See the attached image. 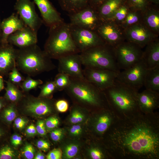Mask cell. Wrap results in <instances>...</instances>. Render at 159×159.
Masks as SVG:
<instances>
[{
    "label": "cell",
    "mask_w": 159,
    "mask_h": 159,
    "mask_svg": "<svg viewBox=\"0 0 159 159\" xmlns=\"http://www.w3.org/2000/svg\"><path fill=\"white\" fill-rule=\"evenodd\" d=\"M4 83L3 76L0 75V92L4 88Z\"/></svg>",
    "instance_id": "cell-53"
},
{
    "label": "cell",
    "mask_w": 159,
    "mask_h": 159,
    "mask_svg": "<svg viewBox=\"0 0 159 159\" xmlns=\"http://www.w3.org/2000/svg\"><path fill=\"white\" fill-rule=\"evenodd\" d=\"M85 67L119 72L114 47L106 44L90 48L80 53Z\"/></svg>",
    "instance_id": "cell-6"
},
{
    "label": "cell",
    "mask_w": 159,
    "mask_h": 159,
    "mask_svg": "<svg viewBox=\"0 0 159 159\" xmlns=\"http://www.w3.org/2000/svg\"><path fill=\"white\" fill-rule=\"evenodd\" d=\"M43 50L51 59L80 53L72 37L69 23L64 21L50 27Z\"/></svg>",
    "instance_id": "cell-4"
},
{
    "label": "cell",
    "mask_w": 159,
    "mask_h": 159,
    "mask_svg": "<svg viewBox=\"0 0 159 159\" xmlns=\"http://www.w3.org/2000/svg\"><path fill=\"white\" fill-rule=\"evenodd\" d=\"M3 112L4 119L8 122L11 123L16 117L15 105L11 103L9 105L4 109Z\"/></svg>",
    "instance_id": "cell-40"
},
{
    "label": "cell",
    "mask_w": 159,
    "mask_h": 159,
    "mask_svg": "<svg viewBox=\"0 0 159 159\" xmlns=\"http://www.w3.org/2000/svg\"><path fill=\"white\" fill-rule=\"evenodd\" d=\"M141 13V21L152 32L159 36L158 6L150 4Z\"/></svg>",
    "instance_id": "cell-23"
},
{
    "label": "cell",
    "mask_w": 159,
    "mask_h": 159,
    "mask_svg": "<svg viewBox=\"0 0 159 159\" xmlns=\"http://www.w3.org/2000/svg\"><path fill=\"white\" fill-rule=\"evenodd\" d=\"M27 122L24 119L18 117L16 118L14 121V125L15 127L19 130L22 129L26 126Z\"/></svg>",
    "instance_id": "cell-49"
},
{
    "label": "cell",
    "mask_w": 159,
    "mask_h": 159,
    "mask_svg": "<svg viewBox=\"0 0 159 159\" xmlns=\"http://www.w3.org/2000/svg\"><path fill=\"white\" fill-rule=\"evenodd\" d=\"M62 9L68 14L77 12L87 7L88 0H58Z\"/></svg>",
    "instance_id": "cell-27"
},
{
    "label": "cell",
    "mask_w": 159,
    "mask_h": 159,
    "mask_svg": "<svg viewBox=\"0 0 159 159\" xmlns=\"http://www.w3.org/2000/svg\"><path fill=\"white\" fill-rule=\"evenodd\" d=\"M126 0H105L97 9L102 20L110 19L116 11Z\"/></svg>",
    "instance_id": "cell-25"
},
{
    "label": "cell",
    "mask_w": 159,
    "mask_h": 159,
    "mask_svg": "<svg viewBox=\"0 0 159 159\" xmlns=\"http://www.w3.org/2000/svg\"><path fill=\"white\" fill-rule=\"evenodd\" d=\"M34 158V159H44V155L40 153L39 152L36 155Z\"/></svg>",
    "instance_id": "cell-54"
},
{
    "label": "cell",
    "mask_w": 159,
    "mask_h": 159,
    "mask_svg": "<svg viewBox=\"0 0 159 159\" xmlns=\"http://www.w3.org/2000/svg\"><path fill=\"white\" fill-rule=\"evenodd\" d=\"M2 20H1L0 17V44L1 42L2 38V31L1 28V24Z\"/></svg>",
    "instance_id": "cell-57"
},
{
    "label": "cell",
    "mask_w": 159,
    "mask_h": 159,
    "mask_svg": "<svg viewBox=\"0 0 159 159\" xmlns=\"http://www.w3.org/2000/svg\"><path fill=\"white\" fill-rule=\"evenodd\" d=\"M84 130L83 123L72 125L68 130V133L70 138H77L82 134Z\"/></svg>",
    "instance_id": "cell-39"
},
{
    "label": "cell",
    "mask_w": 159,
    "mask_h": 159,
    "mask_svg": "<svg viewBox=\"0 0 159 159\" xmlns=\"http://www.w3.org/2000/svg\"><path fill=\"white\" fill-rule=\"evenodd\" d=\"M46 129L50 130L54 129L59 126L60 124L59 120L56 116L49 117L44 121Z\"/></svg>",
    "instance_id": "cell-42"
},
{
    "label": "cell",
    "mask_w": 159,
    "mask_h": 159,
    "mask_svg": "<svg viewBox=\"0 0 159 159\" xmlns=\"http://www.w3.org/2000/svg\"><path fill=\"white\" fill-rule=\"evenodd\" d=\"M109 106L119 117L128 116L140 112L136 91L116 80L115 84L103 91Z\"/></svg>",
    "instance_id": "cell-5"
},
{
    "label": "cell",
    "mask_w": 159,
    "mask_h": 159,
    "mask_svg": "<svg viewBox=\"0 0 159 159\" xmlns=\"http://www.w3.org/2000/svg\"><path fill=\"white\" fill-rule=\"evenodd\" d=\"M35 150L33 146L31 144H26L23 148L22 153L26 158L32 159L34 157Z\"/></svg>",
    "instance_id": "cell-44"
},
{
    "label": "cell",
    "mask_w": 159,
    "mask_h": 159,
    "mask_svg": "<svg viewBox=\"0 0 159 159\" xmlns=\"http://www.w3.org/2000/svg\"><path fill=\"white\" fill-rule=\"evenodd\" d=\"M43 83V81L41 80H35L31 76H27L22 82L19 87L24 92H27L36 88Z\"/></svg>",
    "instance_id": "cell-34"
},
{
    "label": "cell",
    "mask_w": 159,
    "mask_h": 159,
    "mask_svg": "<svg viewBox=\"0 0 159 159\" xmlns=\"http://www.w3.org/2000/svg\"><path fill=\"white\" fill-rule=\"evenodd\" d=\"M37 32L29 27L25 26L9 36L8 43L18 48H23L37 44Z\"/></svg>",
    "instance_id": "cell-18"
},
{
    "label": "cell",
    "mask_w": 159,
    "mask_h": 159,
    "mask_svg": "<svg viewBox=\"0 0 159 159\" xmlns=\"http://www.w3.org/2000/svg\"><path fill=\"white\" fill-rule=\"evenodd\" d=\"M147 69L142 59L130 67L119 72L116 80L123 85L138 91L143 86Z\"/></svg>",
    "instance_id": "cell-8"
},
{
    "label": "cell",
    "mask_w": 159,
    "mask_h": 159,
    "mask_svg": "<svg viewBox=\"0 0 159 159\" xmlns=\"http://www.w3.org/2000/svg\"><path fill=\"white\" fill-rule=\"evenodd\" d=\"M142 13L139 11L129 10L121 26L124 29L141 21Z\"/></svg>",
    "instance_id": "cell-31"
},
{
    "label": "cell",
    "mask_w": 159,
    "mask_h": 159,
    "mask_svg": "<svg viewBox=\"0 0 159 159\" xmlns=\"http://www.w3.org/2000/svg\"><path fill=\"white\" fill-rule=\"evenodd\" d=\"M36 128L37 132L40 136H43L46 135V129L44 120H38L37 122Z\"/></svg>",
    "instance_id": "cell-47"
},
{
    "label": "cell",
    "mask_w": 159,
    "mask_h": 159,
    "mask_svg": "<svg viewBox=\"0 0 159 159\" xmlns=\"http://www.w3.org/2000/svg\"><path fill=\"white\" fill-rule=\"evenodd\" d=\"M41 89L39 97L50 98L57 88L54 81H48L38 87Z\"/></svg>",
    "instance_id": "cell-32"
},
{
    "label": "cell",
    "mask_w": 159,
    "mask_h": 159,
    "mask_svg": "<svg viewBox=\"0 0 159 159\" xmlns=\"http://www.w3.org/2000/svg\"><path fill=\"white\" fill-rule=\"evenodd\" d=\"M35 4L31 0H16L14 8L25 25L37 32L43 22L36 11Z\"/></svg>",
    "instance_id": "cell-11"
},
{
    "label": "cell",
    "mask_w": 159,
    "mask_h": 159,
    "mask_svg": "<svg viewBox=\"0 0 159 159\" xmlns=\"http://www.w3.org/2000/svg\"><path fill=\"white\" fill-rule=\"evenodd\" d=\"M11 142L12 144L14 146H17L20 145L22 142L21 137L18 135L15 134L11 138Z\"/></svg>",
    "instance_id": "cell-50"
},
{
    "label": "cell",
    "mask_w": 159,
    "mask_h": 159,
    "mask_svg": "<svg viewBox=\"0 0 159 159\" xmlns=\"http://www.w3.org/2000/svg\"><path fill=\"white\" fill-rule=\"evenodd\" d=\"M16 65L19 70L31 77L50 71L56 67L37 44L16 49Z\"/></svg>",
    "instance_id": "cell-2"
},
{
    "label": "cell",
    "mask_w": 159,
    "mask_h": 159,
    "mask_svg": "<svg viewBox=\"0 0 159 159\" xmlns=\"http://www.w3.org/2000/svg\"><path fill=\"white\" fill-rule=\"evenodd\" d=\"M86 112L85 108L75 104L71 108L69 122L72 125L84 123L87 118Z\"/></svg>",
    "instance_id": "cell-28"
},
{
    "label": "cell",
    "mask_w": 159,
    "mask_h": 159,
    "mask_svg": "<svg viewBox=\"0 0 159 159\" xmlns=\"http://www.w3.org/2000/svg\"><path fill=\"white\" fill-rule=\"evenodd\" d=\"M26 132L27 134L29 136H33L37 133L36 127L33 124H31L28 127Z\"/></svg>",
    "instance_id": "cell-51"
},
{
    "label": "cell",
    "mask_w": 159,
    "mask_h": 159,
    "mask_svg": "<svg viewBox=\"0 0 159 159\" xmlns=\"http://www.w3.org/2000/svg\"><path fill=\"white\" fill-rule=\"evenodd\" d=\"M85 78L104 91L114 85L119 72L108 69L85 67L83 69Z\"/></svg>",
    "instance_id": "cell-12"
},
{
    "label": "cell",
    "mask_w": 159,
    "mask_h": 159,
    "mask_svg": "<svg viewBox=\"0 0 159 159\" xmlns=\"http://www.w3.org/2000/svg\"><path fill=\"white\" fill-rule=\"evenodd\" d=\"M37 148L44 151L49 150L50 148V145L49 142L44 140H39L37 143Z\"/></svg>",
    "instance_id": "cell-48"
},
{
    "label": "cell",
    "mask_w": 159,
    "mask_h": 159,
    "mask_svg": "<svg viewBox=\"0 0 159 159\" xmlns=\"http://www.w3.org/2000/svg\"><path fill=\"white\" fill-rule=\"evenodd\" d=\"M15 156L14 150L8 146L4 147L0 150V159H11Z\"/></svg>",
    "instance_id": "cell-41"
},
{
    "label": "cell",
    "mask_w": 159,
    "mask_h": 159,
    "mask_svg": "<svg viewBox=\"0 0 159 159\" xmlns=\"http://www.w3.org/2000/svg\"><path fill=\"white\" fill-rule=\"evenodd\" d=\"M142 59L147 69L159 66V38L152 41L145 47Z\"/></svg>",
    "instance_id": "cell-24"
},
{
    "label": "cell",
    "mask_w": 159,
    "mask_h": 159,
    "mask_svg": "<svg viewBox=\"0 0 159 159\" xmlns=\"http://www.w3.org/2000/svg\"><path fill=\"white\" fill-rule=\"evenodd\" d=\"M26 26L16 13H13L1 21L2 38L1 43H8L9 35Z\"/></svg>",
    "instance_id": "cell-22"
},
{
    "label": "cell",
    "mask_w": 159,
    "mask_h": 159,
    "mask_svg": "<svg viewBox=\"0 0 159 159\" xmlns=\"http://www.w3.org/2000/svg\"><path fill=\"white\" fill-rule=\"evenodd\" d=\"M81 147L79 142L77 141L71 140L65 143L61 149L62 157L63 158L70 159L76 156L80 151Z\"/></svg>",
    "instance_id": "cell-30"
},
{
    "label": "cell",
    "mask_w": 159,
    "mask_h": 159,
    "mask_svg": "<svg viewBox=\"0 0 159 159\" xmlns=\"http://www.w3.org/2000/svg\"><path fill=\"white\" fill-rule=\"evenodd\" d=\"M125 40L143 48L152 41L159 37L141 21L124 29Z\"/></svg>",
    "instance_id": "cell-14"
},
{
    "label": "cell",
    "mask_w": 159,
    "mask_h": 159,
    "mask_svg": "<svg viewBox=\"0 0 159 159\" xmlns=\"http://www.w3.org/2000/svg\"><path fill=\"white\" fill-rule=\"evenodd\" d=\"M70 78L68 75L59 73L55 76L54 81L57 91H61L66 89L70 83Z\"/></svg>",
    "instance_id": "cell-33"
},
{
    "label": "cell",
    "mask_w": 159,
    "mask_h": 159,
    "mask_svg": "<svg viewBox=\"0 0 159 159\" xmlns=\"http://www.w3.org/2000/svg\"><path fill=\"white\" fill-rule=\"evenodd\" d=\"M5 99L14 103L21 101L23 97L21 92L18 86L11 82L9 80L6 81Z\"/></svg>",
    "instance_id": "cell-29"
},
{
    "label": "cell",
    "mask_w": 159,
    "mask_h": 159,
    "mask_svg": "<svg viewBox=\"0 0 159 159\" xmlns=\"http://www.w3.org/2000/svg\"><path fill=\"white\" fill-rule=\"evenodd\" d=\"M72 25L95 31L100 24V19L96 9L88 5L82 10L68 14Z\"/></svg>",
    "instance_id": "cell-13"
},
{
    "label": "cell",
    "mask_w": 159,
    "mask_h": 159,
    "mask_svg": "<svg viewBox=\"0 0 159 159\" xmlns=\"http://www.w3.org/2000/svg\"><path fill=\"white\" fill-rule=\"evenodd\" d=\"M105 0H88L89 5L96 9Z\"/></svg>",
    "instance_id": "cell-52"
},
{
    "label": "cell",
    "mask_w": 159,
    "mask_h": 159,
    "mask_svg": "<svg viewBox=\"0 0 159 159\" xmlns=\"http://www.w3.org/2000/svg\"><path fill=\"white\" fill-rule=\"evenodd\" d=\"M9 80L12 83L19 87L25 78L19 72V70L14 66L8 74Z\"/></svg>",
    "instance_id": "cell-38"
},
{
    "label": "cell",
    "mask_w": 159,
    "mask_h": 159,
    "mask_svg": "<svg viewBox=\"0 0 159 159\" xmlns=\"http://www.w3.org/2000/svg\"><path fill=\"white\" fill-rule=\"evenodd\" d=\"M62 152L59 148L54 149L50 151L46 156L47 159H60L62 157Z\"/></svg>",
    "instance_id": "cell-46"
},
{
    "label": "cell",
    "mask_w": 159,
    "mask_h": 159,
    "mask_svg": "<svg viewBox=\"0 0 159 159\" xmlns=\"http://www.w3.org/2000/svg\"><path fill=\"white\" fill-rule=\"evenodd\" d=\"M137 101L140 111L145 113L154 112L159 106V93L145 89L137 93Z\"/></svg>",
    "instance_id": "cell-21"
},
{
    "label": "cell",
    "mask_w": 159,
    "mask_h": 159,
    "mask_svg": "<svg viewBox=\"0 0 159 159\" xmlns=\"http://www.w3.org/2000/svg\"><path fill=\"white\" fill-rule=\"evenodd\" d=\"M126 4L130 10L141 11L151 4L147 0H126Z\"/></svg>",
    "instance_id": "cell-37"
},
{
    "label": "cell",
    "mask_w": 159,
    "mask_h": 159,
    "mask_svg": "<svg viewBox=\"0 0 159 159\" xmlns=\"http://www.w3.org/2000/svg\"><path fill=\"white\" fill-rule=\"evenodd\" d=\"M5 104L4 100L0 98V110L5 105Z\"/></svg>",
    "instance_id": "cell-56"
},
{
    "label": "cell",
    "mask_w": 159,
    "mask_h": 159,
    "mask_svg": "<svg viewBox=\"0 0 159 159\" xmlns=\"http://www.w3.org/2000/svg\"><path fill=\"white\" fill-rule=\"evenodd\" d=\"M33 1L40 12L43 23L46 26L50 27L64 21L49 0H33Z\"/></svg>",
    "instance_id": "cell-19"
},
{
    "label": "cell",
    "mask_w": 159,
    "mask_h": 159,
    "mask_svg": "<svg viewBox=\"0 0 159 159\" xmlns=\"http://www.w3.org/2000/svg\"><path fill=\"white\" fill-rule=\"evenodd\" d=\"M1 132L0 130V137H1Z\"/></svg>",
    "instance_id": "cell-58"
},
{
    "label": "cell",
    "mask_w": 159,
    "mask_h": 159,
    "mask_svg": "<svg viewBox=\"0 0 159 159\" xmlns=\"http://www.w3.org/2000/svg\"><path fill=\"white\" fill-rule=\"evenodd\" d=\"M98 112L92 117L91 125L94 132L102 135L106 133L117 116L110 108L99 109Z\"/></svg>",
    "instance_id": "cell-17"
},
{
    "label": "cell",
    "mask_w": 159,
    "mask_h": 159,
    "mask_svg": "<svg viewBox=\"0 0 159 159\" xmlns=\"http://www.w3.org/2000/svg\"><path fill=\"white\" fill-rule=\"evenodd\" d=\"M106 148L112 158H159V119L155 112L117 117L109 129Z\"/></svg>",
    "instance_id": "cell-1"
},
{
    "label": "cell",
    "mask_w": 159,
    "mask_h": 159,
    "mask_svg": "<svg viewBox=\"0 0 159 159\" xmlns=\"http://www.w3.org/2000/svg\"><path fill=\"white\" fill-rule=\"evenodd\" d=\"M151 4L158 6L159 4V0H147Z\"/></svg>",
    "instance_id": "cell-55"
},
{
    "label": "cell",
    "mask_w": 159,
    "mask_h": 159,
    "mask_svg": "<svg viewBox=\"0 0 159 159\" xmlns=\"http://www.w3.org/2000/svg\"><path fill=\"white\" fill-rule=\"evenodd\" d=\"M58 71L70 77L85 78L82 68V63L80 53H73L59 59Z\"/></svg>",
    "instance_id": "cell-16"
},
{
    "label": "cell",
    "mask_w": 159,
    "mask_h": 159,
    "mask_svg": "<svg viewBox=\"0 0 159 159\" xmlns=\"http://www.w3.org/2000/svg\"><path fill=\"white\" fill-rule=\"evenodd\" d=\"M95 31L106 44L114 48L125 40L124 29L111 19H101Z\"/></svg>",
    "instance_id": "cell-10"
},
{
    "label": "cell",
    "mask_w": 159,
    "mask_h": 159,
    "mask_svg": "<svg viewBox=\"0 0 159 159\" xmlns=\"http://www.w3.org/2000/svg\"><path fill=\"white\" fill-rule=\"evenodd\" d=\"M55 107L59 112H64L68 110L69 105L66 100H60L55 103Z\"/></svg>",
    "instance_id": "cell-45"
},
{
    "label": "cell",
    "mask_w": 159,
    "mask_h": 159,
    "mask_svg": "<svg viewBox=\"0 0 159 159\" xmlns=\"http://www.w3.org/2000/svg\"><path fill=\"white\" fill-rule=\"evenodd\" d=\"M65 134L64 130L60 128H56L52 130L50 136L51 139L54 142L60 141L63 138Z\"/></svg>",
    "instance_id": "cell-43"
},
{
    "label": "cell",
    "mask_w": 159,
    "mask_h": 159,
    "mask_svg": "<svg viewBox=\"0 0 159 159\" xmlns=\"http://www.w3.org/2000/svg\"><path fill=\"white\" fill-rule=\"evenodd\" d=\"M130 10L126 3L120 6L115 12L111 19L117 24L121 25Z\"/></svg>",
    "instance_id": "cell-35"
},
{
    "label": "cell",
    "mask_w": 159,
    "mask_h": 159,
    "mask_svg": "<svg viewBox=\"0 0 159 159\" xmlns=\"http://www.w3.org/2000/svg\"><path fill=\"white\" fill-rule=\"evenodd\" d=\"M16 50L8 43L0 45V75L8 74L16 65Z\"/></svg>",
    "instance_id": "cell-20"
},
{
    "label": "cell",
    "mask_w": 159,
    "mask_h": 159,
    "mask_svg": "<svg viewBox=\"0 0 159 159\" xmlns=\"http://www.w3.org/2000/svg\"><path fill=\"white\" fill-rule=\"evenodd\" d=\"M24 110L27 112L37 117L47 116L54 111L55 103L51 98H36L28 96L23 102Z\"/></svg>",
    "instance_id": "cell-15"
},
{
    "label": "cell",
    "mask_w": 159,
    "mask_h": 159,
    "mask_svg": "<svg viewBox=\"0 0 159 159\" xmlns=\"http://www.w3.org/2000/svg\"><path fill=\"white\" fill-rule=\"evenodd\" d=\"M143 48L126 40L114 48L116 62L120 69H127L142 58Z\"/></svg>",
    "instance_id": "cell-7"
},
{
    "label": "cell",
    "mask_w": 159,
    "mask_h": 159,
    "mask_svg": "<svg viewBox=\"0 0 159 159\" xmlns=\"http://www.w3.org/2000/svg\"><path fill=\"white\" fill-rule=\"evenodd\" d=\"M88 154L92 159H103L107 158V155L110 156L107 152L96 145L90 146L88 150Z\"/></svg>",
    "instance_id": "cell-36"
},
{
    "label": "cell",
    "mask_w": 159,
    "mask_h": 159,
    "mask_svg": "<svg viewBox=\"0 0 159 159\" xmlns=\"http://www.w3.org/2000/svg\"><path fill=\"white\" fill-rule=\"evenodd\" d=\"M70 78V84L65 90L75 104L98 109L110 108L103 91L85 78Z\"/></svg>",
    "instance_id": "cell-3"
},
{
    "label": "cell",
    "mask_w": 159,
    "mask_h": 159,
    "mask_svg": "<svg viewBox=\"0 0 159 159\" xmlns=\"http://www.w3.org/2000/svg\"><path fill=\"white\" fill-rule=\"evenodd\" d=\"M69 25L72 37L80 53L106 44L95 31Z\"/></svg>",
    "instance_id": "cell-9"
},
{
    "label": "cell",
    "mask_w": 159,
    "mask_h": 159,
    "mask_svg": "<svg viewBox=\"0 0 159 159\" xmlns=\"http://www.w3.org/2000/svg\"><path fill=\"white\" fill-rule=\"evenodd\" d=\"M143 86L146 89L159 93V66L147 69Z\"/></svg>",
    "instance_id": "cell-26"
}]
</instances>
